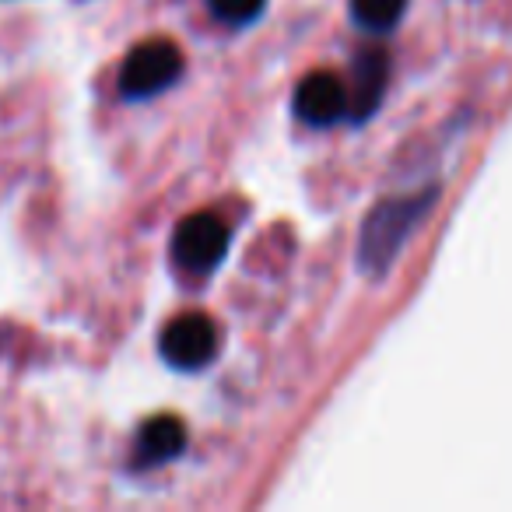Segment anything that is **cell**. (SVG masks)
<instances>
[{
	"instance_id": "6da1fadb",
	"label": "cell",
	"mask_w": 512,
	"mask_h": 512,
	"mask_svg": "<svg viewBox=\"0 0 512 512\" xmlns=\"http://www.w3.org/2000/svg\"><path fill=\"white\" fill-rule=\"evenodd\" d=\"M435 197H439V186H428V190L407 193V197H390L372 207L362 221V235H358V267L365 274H372V278L390 271L400 249L411 239V232L432 211Z\"/></svg>"
},
{
	"instance_id": "7a4b0ae2",
	"label": "cell",
	"mask_w": 512,
	"mask_h": 512,
	"mask_svg": "<svg viewBox=\"0 0 512 512\" xmlns=\"http://www.w3.org/2000/svg\"><path fill=\"white\" fill-rule=\"evenodd\" d=\"M183 74V53L169 39H148L134 46L120 67V95L130 102L155 99Z\"/></svg>"
},
{
	"instance_id": "3957f363",
	"label": "cell",
	"mask_w": 512,
	"mask_h": 512,
	"mask_svg": "<svg viewBox=\"0 0 512 512\" xmlns=\"http://www.w3.org/2000/svg\"><path fill=\"white\" fill-rule=\"evenodd\" d=\"M228 253V225L218 214H190L176 225L172 235V256L190 274H207L225 260Z\"/></svg>"
},
{
	"instance_id": "277c9868",
	"label": "cell",
	"mask_w": 512,
	"mask_h": 512,
	"mask_svg": "<svg viewBox=\"0 0 512 512\" xmlns=\"http://www.w3.org/2000/svg\"><path fill=\"white\" fill-rule=\"evenodd\" d=\"M158 351L172 369L197 372L211 365L214 355H218V327L204 313H183L162 330Z\"/></svg>"
},
{
	"instance_id": "5b68a950",
	"label": "cell",
	"mask_w": 512,
	"mask_h": 512,
	"mask_svg": "<svg viewBox=\"0 0 512 512\" xmlns=\"http://www.w3.org/2000/svg\"><path fill=\"white\" fill-rule=\"evenodd\" d=\"M390 85V53L383 46H362L351 60L348 88V120L365 123L379 109Z\"/></svg>"
},
{
	"instance_id": "8992f818",
	"label": "cell",
	"mask_w": 512,
	"mask_h": 512,
	"mask_svg": "<svg viewBox=\"0 0 512 512\" xmlns=\"http://www.w3.org/2000/svg\"><path fill=\"white\" fill-rule=\"evenodd\" d=\"M295 116L309 127H334L348 116V88L337 74L313 71L295 88Z\"/></svg>"
},
{
	"instance_id": "52a82bcc",
	"label": "cell",
	"mask_w": 512,
	"mask_h": 512,
	"mask_svg": "<svg viewBox=\"0 0 512 512\" xmlns=\"http://www.w3.org/2000/svg\"><path fill=\"white\" fill-rule=\"evenodd\" d=\"M186 449V425L176 414H155L134 439V470H155L172 463Z\"/></svg>"
},
{
	"instance_id": "ba28073f",
	"label": "cell",
	"mask_w": 512,
	"mask_h": 512,
	"mask_svg": "<svg viewBox=\"0 0 512 512\" xmlns=\"http://www.w3.org/2000/svg\"><path fill=\"white\" fill-rule=\"evenodd\" d=\"M407 0H351V18L365 32H390L404 18Z\"/></svg>"
},
{
	"instance_id": "9c48e42d",
	"label": "cell",
	"mask_w": 512,
	"mask_h": 512,
	"mask_svg": "<svg viewBox=\"0 0 512 512\" xmlns=\"http://www.w3.org/2000/svg\"><path fill=\"white\" fill-rule=\"evenodd\" d=\"M267 0H211V11L214 18H221V22L228 25H253L256 18L264 15Z\"/></svg>"
}]
</instances>
